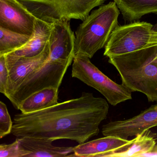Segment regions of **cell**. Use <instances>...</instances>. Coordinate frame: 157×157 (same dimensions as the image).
Segmentation results:
<instances>
[{
    "mask_svg": "<svg viewBox=\"0 0 157 157\" xmlns=\"http://www.w3.org/2000/svg\"><path fill=\"white\" fill-rule=\"evenodd\" d=\"M71 76L97 90L113 106L132 99L131 90L123 83L118 84L109 78L86 56L75 55Z\"/></svg>",
    "mask_w": 157,
    "mask_h": 157,
    "instance_id": "6",
    "label": "cell"
},
{
    "mask_svg": "<svg viewBox=\"0 0 157 157\" xmlns=\"http://www.w3.org/2000/svg\"><path fill=\"white\" fill-rule=\"evenodd\" d=\"M74 58L64 61L52 60L49 58L40 68L28 76L8 99L18 110L21 102L34 93L48 87L59 89Z\"/></svg>",
    "mask_w": 157,
    "mask_h": 157,
    "instance_id": "7",
    "label": "cell"
},
{
    "mask_svg": "<svg viewBox=\"0 0 157 157\" xmlns=\"http://www.w3.org/2000/svg\"><path fill=\"white\" fill-rule=\"evenodd\" d=\"M157 126V103L132 118L111 121L104 125L102 133L105 136H114L128 140L130 137L144 133Z\"/></svg>",
    "mask_w": 157,
    "mask_h": 157,
    "instance_id": "8",
    "label": "cell"
},
{
    "mask_svg": "<svg viewBox=\"0 0 157 157\" xmlns=\"http://www.w3.org/2000/svg\"><path fill=\"white\" fill-rule=\"evenodd\" d=\"M109 108L105 99L83 92L79 98L44 110L17 114L11 134L17 138L67 139L82 144L98 135L99 126L107 117Z\"/></svg>",
    "mask_w": 157,
    "mask_h": 157,
    "instance_id": "1",
    "label": "cell"
},
{
    "mask_svg": "<svg viewBox=\"0 0 157 157\" xmlns=\"http://www.w3.org/2000/svg\"><path fill=\"white\" fill-rule=\"evenodd\" d=\"M52 24L36 18L34 30L29 41L23 46L4 55L7 65L22 58L40 55L49 43Z\"/></svg>",
    "mask_w": 157,
    "mask_h": 157,
    "instance_id": "12",
    "label": "cell"
},
{
    "mask_svg": "<svg viewBox=\"0 0 157 157\" xmlns=\"http://www.w3.org/2000/svg\"><path fill=\"white\" fill-rule=\"evenodd\" d=\"M36 18L48 23L71 19L84 21L105 0H18Z\"/></svg>",
    "mask_w": 157,
    "mask_h": 157,
    "instance_id": "4",
    "label": "cell"
},
{
    "mask_svg": "<svg viewBox=\"0 0 157 157\" xmlns=\"http://www.w3.org/2000/svg\"><path fill=\"white\" fill-rule=\"evenodd\" d=\"M17 138L21 147L30 152L27 157H75L74 147L55 146L52 140L28 136Z\"/></svg>",
    "mask_w": 157,
    "mask_h": 157,
    "instance_id": "13",
    "label": "cell"
},
{
    "mask_svg": "<svg viewBox=\"0 0 157 157\" xmlns=\"http://www.w3.org/2000/svg\"><path fill=\"white\" fill-rule=\"evenodd\" d=\"M13 126L6 105L0 101V138L1 139L11 133Z\"/></svg>",
    "mask_w": 157,
    "mask_h": 157,
    "instance_id": "20",
    "label": "cell"
},
{
    "mask_svg": "<svg viewBox=\"0 0 157 157\" xmlns=\"http://www.w3.org/2000/svg\"><path fill=\"white\" fill-rule=\"evenodd\" d=\"M128 140L114 136H105L74 147V154L75 157H100L103 153L122 147Z\"/></svg>",
    "mask_w": 157,
    "mask_h": 157,
    "instance_id": "14",
    "label": "cell"
},
{
    "mask_svg": "<svg viewBox=\"0 0 157 157\" xmlns=\"http://www.w3.org/2000/svg\"><path fill=\"white\" fill-rule=\"evenodd\" d=\"M156 144L155 139L149 135V130L137 135L126 144L113 151L103 153L100 157H139L142 153L154 150Z\"/></svg>",
    "mask_w": 157,
    "mask_h": 157,
    "instance_id": "15",
    "label": "cell"
},
{
    "mask_svg": "<svg viewBox=\"0 0 157 157\" xmlns=\"http://www.w3.org/2000/svg\"><path fill=\"white\" fill-rule=\"evenodd\" d=\"M157 46V23L135 22L117 25L105 47L104 55L109 58Z\"/></svg>",
    "mask_w": 157,
    "mask_h": 157,
    "instance_id": "5",
    "label": "cell"
},
{
    "mask_svg": "<svg viewBox=\"0 0 157 157\" xmlns=\"http://www.w3.org/2000/svg\"><path fill=\"white\" fill-rule=\"evenodd\" d=\"M30 153L21 147L18 138L11 144L0 145V157H27Z\"/></svg>",
    "mask_w": 157,
    "mask_h": 157,
    "instance_id": "19",
    "label": "cell"
},
{
    "mask_svg": "<svg viewBox=\"0 0 157 157\" xmlns=\"http://www.w3.org/2000/svg\"><path fill=\"white\" fill-rule=\"evenodd\" d=\"M108 58L122 83L146 95L149 101H157V46Z\"/></svg>",
    "mask_w": 157,
    "mask_h": 157,
    "instance_id": "2",
    "label": "cell"
},
{
    "mask_svg": "<svg viewBox=\"0 0 157 157\" xmlns=\"http://www.w3.org/2000/svg\"><path fill=\"white\" fill-rule=\"evenodd\" d=\"M49 43L40 55L30 58H22L7 65L9 78L5 96L11 95L30 74L40 68L49 58Z\"/></svg>",
    "mask_w": 157,
    "mask_h": 157,
    "instance_id": "11",
    "label": "cell"
},
{
    "mask_svg": "<svg viewBox=\"0 0 157 157\" xmlns=\"http://www.w3.org/2000/svg\"><path fill=\"white\" fill-rule=\"evenodd\" d=\"M119 10L113 2L92 12L76 30L75 56L82 55L91 59L105 47L118 25Z\"/></svg>",
    "mask_w": 157,
    "mask_h": 157,
    "instance_id": "3",
    "label": "cell"
},
{
    "mask_svg": "<svg viewBox=\"0 0 157 157\" xmlns=\"http://www.w3.org/2000/svg\"><path fill=\"white\" fill-rule=\"evenodd\" d=\"M153 151H157V143H156V145H155V147H154V150Z\"/></svg>",
    "mask_w": 157,
    "mask_h": 157,
    "instance_id": "22",
    "label": "cell"
},
{
    "mask_svg": "<svg viewBox=\"0 0 157 157\" xmlns=\"http://www.w3.org/2000/svg\"><path fill=\"white\" fill-rule=\"evenodd\" d=\"M126 21L140 20L148 13H157V0H113Z\"/></svg>",
    "mask_w": 157,
    "mask_h": 157,
    "instance_id": "17",
    "label": "cell"
},
{
    "mask_svg": "<svg viewBox=\"0 0 157 157\" xmlns=\"http://www.w3.org/2000/svg\"><path fill=\"white\" fill-rule=\"evenodd\" d=\"M69 22L61 21L52 24L49 40L50 59L64 61L75 56L76 36Z\"/></svg>",
    "mask_w": 157,
    "mask_h": 157,
    "instance_id": "10",
    "label": "cell"
},
{
    "mask_svg": "<svg viewBox=\"0 0 157 157\" xmlns=\"http://www.w3.org/2000/svg\"><path fill=\"white\" fill-rule=\"evenodd\" d=\"M31 36L32 35L19 33L0 27V56L23 46Z\"/></svg>",
    "mask_w": 157,
    "mask_h": 157,
    "instance_id": "18",
    "label": "cell"
},
{
    "mask_svg": "<svg viewBox=\"0 0 157 157\" xmlns=\"http://www.w3.org/2000/svg\"><path fill=\"white\" fill-rule=\"evenodd\" d=\"M59 88L48 87L34 93L20 104L18 110L27 114L41 111L58 103Z\"/></svg>",
    "mask_w": 157,
    "mask_h": 157,
    "instance_id": "16",
    "label": "cell"
},
{
    "mask_svg": "<svg viewBox=\"0 0 157 157\" xmlns=\"http://www.w3.org/2000/svg\"><path fill=\"white\" fill-rule=\"evenodd\" d=\"M9 70L5 56H0V92L4 95L7 93Z\"/></svg>",
    "mask_w": 157,
    "mask_h": 157,
    "instance_id": "21",
    "label": "cell"
},
{
    "mask_svg": "<svg viewBox=\"0 0 157 157\" xmlns=\"http://www.w3.org/2000/svg\"><path fill=\"white\" fill-rule=\"evenodd\" d=\"M36 19L18 0H0V27L32 35Z\"/></svg>",
    "mask_w": 157,
    "mask_h": 157,
    "instance_id": "9",
    "label": "cell"
}]
</instances>
